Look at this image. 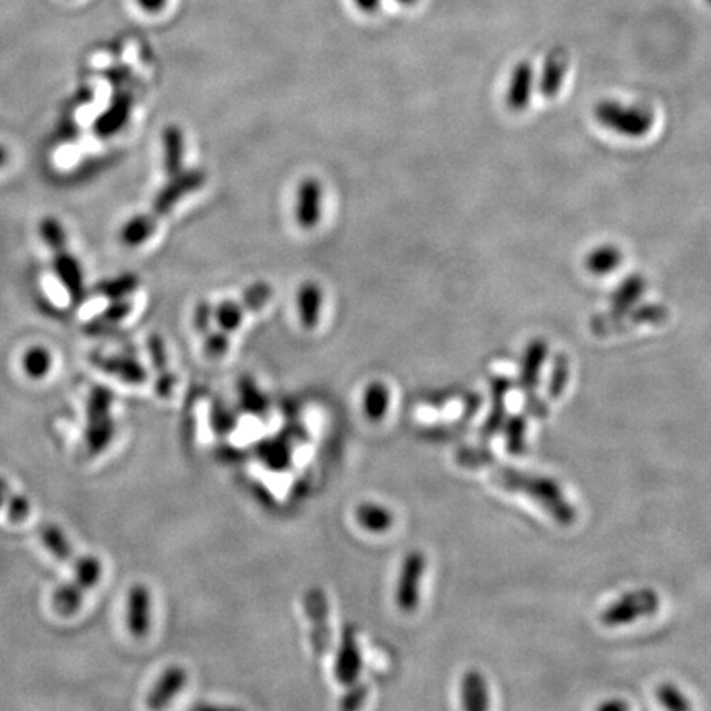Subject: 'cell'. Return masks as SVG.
<instances>
[{
    "label": "cell",
    "mask_w": 711,
    "mask_h": 711,
    "mask_svg": "<svg viewBox=\"0 0 711 711\" xmlns=\"http://www.w3.org/2000/svg\"><path fill=\"white\" fill-rule=\"evenodd\" d=\"M534 91V70L527 61H522L512 71L509 86H507V107L514 112H521L529 107Z\"/></svg>",
    "instance_id": "16"
},
{
    "label": "cell",
    "mask_w": 711,
    "mask_h": 711,
    "mask_svg": "<svg viewBox=\"0 0 711 711\" xmlns=\"http://www.w3.org/2000/svg\"><path fill=\"white\" fill-rule=\"evenodd\" d=\"M244 315H246V308L236 300H224L214 308V320L218 323L219 330L226 333L236 331L242 325Z\"/></svg>",
    "instance_id": "32"
},
{
    "label": "cell",
    "mask_w": 711,
    "mask_h": 711,
    "mask_svg": "<svg viewBox=\"0 0 711 711\" xmlns=\"http://www.w3.org/2000/svg\"><path fill=\"white\" fill-rule=\"evenodd\" d=\"M96 366L101 371L111 374V376L121 379L126 384H144L147 379V372L144 366L135 361V359L127 358V356H116V354H93L91 358Z\"/></svg>",
    "instance_id": "15"
},
{
    "label": "cell",
    "mask_w": 711,
    "mask_h": 711,
    "mask_svg": "<svg viewBox=\"0 0 711 711\" xmlns=\"http://www.w3.org/2000/svg\"><path fill=\"white\" fill-rule=\"evenodd\" d=\"M511 387L512 381L507 377H494L493 382H491L493 410H491V414L488 415V419L479 430V437L484 442L491 440L506 422V395Z\"/></svg>",
    "instance_id": "17"
},
{
    "label": "cell",
    "mask_w": 711,
    "mask_h": 711,
    "mask_svg": "<svg viewBox=\"0 0 711 711\" xmlns=\"http://www.w3.org/2000/svg\"><path fill=\"white\" fill-rule=\"evenodd\" d=\"M229 333L226 331H210L206 336L205 351L210 358H221L228 353Z\"/></svg>",
    "instance_id": "43"
},
{
    "label": "cell",
    "mask_w": 711,
    "mask_h": 711,
    "mask_svg": "<svg viewBox=\"0 0 711 711\" xmlns=\"http://www.w3.org/2000/svg\"><path fill=\"white\" fill-rule=\"evenodd\" d=\"M427 567L425 555L419 550L407 553L400 568L397 590H395V600L400 611L404 613H414L419 608L420 585H422L423 573Z\"/></svg>",
    "instance_id": "6"
},
{
    "label": "cell",
    "mask_w": 711,
    "mask_h": 711,
    "mask_svg": "<svg viewBox=\"0 0 711 711\" xmlns=\"http://www.w3.org/2000/svg\"><path fill=\"white\" fill-rule=\"evenodd\" d=\"M361 667H363V656L359 649L358 637L353 628H346L341 634L340 646L336 652V680L344 687L354 684L359 679Z\"/></svg>",
    "instance_id": "10"
},
{
    "label": "cell",
    "mask_w": 711,
    "mask_h": 711,
    "mask_svg": "<svg viewBox=\"0 0 711 711\" xmlns=\"http://www.w3.org/2000/svg\"><path fill=\"white\" fill-rule=\"evenodd\" d=\"M657 700L662 707L672 711H685L692 708V703L688 702L684 693L672 684H662L657 688Z\"/></svg>",
    "instance_id": "38"
},
{
    "label": "cell",
    "mask_w": 711,
    "mask_h": 711,
    "mask_svg": "<svg viewBox=\"0 0 711 711\" xmlns=\"http://www.w3.org/2000/svg\"><path fill=\"white\" fill-rule=\"evenodd\" d=\"M526 412L532 415V417L542 419V417L547 415V405L544 404V400H540L539 397H535L534 394L527 395Z\"/></svg>",
    "instance_id": "48"
},
{
    "label": "cell",
    "mask_w": 711,
    "mask_h": 711,
    "mask_svg": "<svg viewBox=\"0 0 711 711\" xmlns=\"http://www.w3.org/2000/svg\"><path fill=\"white\" fill-rule=\"evenodd\" d=\"M272 295H274V290L269 284L257 282V284L251 285L246 292L242 293V298L239 302L244 305L246 312H257V310H261L262 307L267 305Z\"/></svg>",
    "instance_id": "37"
},
{
    "label": "cell",
    "mask_w": 711,
    "mask_h": 711,
    "mask_svg": "<svg viewBox=\"0 0 711 711\" xmlns=\"http://www.w3.org/2000/svg\"><path fill=\"white\" fill-rule=\"evenodd\" d=\"M659 605L660 598L656 591L651 588H642V590L628 593L621 600L614 601L613 605H609L600 614V621L608 628L626 626L639 618H647V616L656 614Z\"/></svg>",
    "instance_id": "5"
},
{
    "label": "cell",
    "mask_w": 711,
    "mask_h": 711,
    "mask_svg": "<svg viewBox=\"0 0 711 711\" xmlns=\"http://www.w3.org/2000/svg\"><path fill=\"white\" fill-rule=\"evenodd\" d=\"M305 611L310 621V641L316 656H325L331 646L330 611L325 593L310 588L305 595Z\"/></svg>",
    "instance_id": "8"
},
{
    "label": "cell",
    "mask_w": 711,
    "mask_h": 711,
    "mask_svg": "<svg viewBox=\"0 0 711 711\" xmlns=\"http://www.w3.org/2000/svg\"><path fill=\"white\" fill-rule=\"evenodd\" d=\"M323 208V188L316 178H305L297 191L295 216L303 229H313L320 223Z\"/></svg>",
    "instance_id": "11"
},
{
    "label": "cell",
    "mask_w": 711,
    "mask_h": 711,
    "mask_svg": "<svg viewBox=\"0 0 711 711\" xmlns=\"http://www.w3.org/2000/svg\"><path fill=\"white\" fill-rule=\"evenodd\" d=\"M669 308L660 303H649L642 307L634 308L623 313H609V315H598L591 318V333L600 338L605 336L619 335L624 331H629L634 326L642 325H664L669 320Z\"/></svg>",
    "instance_id": "4"
},
{
    "label": "cell",
    "mask_w": 711,
    "mask_h": 711,
    "mask_svg": "<svg viewBox=\"0 0 711 711\" xmlns=\"http://www.w3.org/2000/svg\"><path fill=\"white\" fill-rule=\"evenodd\" d=\"M623 262V252L613 244H605V246L596 247L586 256L585 267L590 274L606 275L611 274L613 270L618 269Z\"/></svg>",
    "instance_id": "27"
},
{
    "label": "cell",
    "mask_w": 711,
    "mask_h": 711,
    "mask_svg": "<svg viewBox=\"0 0 711 711\" xmlns=\"http://www.w3.org/2000/svg\"><path fill=\"white\" fill-rule=\"evenodd\" d=\"M214 318V308L208 302H201L196 307L195 326L196 330L208 333L210 331L211 320Z\"/></svg>",
    "instance_id": "45"
},
{
    "label": "cell",
    "mask_w": 711,
    "mask_h": 711,
    "mask_svg": "<svg viewBox=\"0 0 711 711\" xmlns=\"http://www.w3.org/2000/svg\"><path fill=\"white\" fill-rule=\"evenodd\" d=\"M368 693V685L363 684V682L356 680L354 684L348 685V690L341 697V710H358V708L363 707L364 703H366V698H368Z\"/></svg>",
    "instance_id": "41"
},
{
    "label": "cell",
    "mask_w": 711,
    "mask_h": 711,
    "mask_svg": "<svg viewBox=\"0 0 711 711\" xmlns=\"http://www.w3.org/2000/svg\"><path fill=\"white\" fill-rule=\"evenodd\" d=\"M7 158H9V154H7V150L0 145V167H4L5 163H7Z\"/></svg>",
    "instance_id": "54"
},
{
    "label": "cell",
    "mask_w": 711,
    "mask_h": 711,
    "mask_svg": "<svg viewBox=\"0 0 711 711\" xmlns=\"http://www.w3.org/2000/svg\"><path fill=\"white\" fill-rule=\"evenodd\" d=\"M114 402V392L104 386L93 387L86 405L88 425L84 430V442L91 455H99L106 450L116 433V423L112 419L111 407Z\"/></svg>",
    "instance_id": "2"
},
{
    "label": "cell",
    "mask_w": 711,
    "mask_h": 711,
    "mask_svg": "<svg viewBox=\"0 0 711 711\" xmlns=\"http://www.w3.org/2000/svg\"><path fill=\"white\" fill-rule=\"evenodd\" d=\"M5 512H7V519L10 522L20 524V522L27 521L30 512H32L30 499L24 494L10 493L9 499L5 502Z\"/></svg>",
    "instance_id": "39"
},
{
    "label": "cell",
    "mask_w": 711,
    "mask_h": 711,
    "mask_svg": "<svg viewBox=\"0 0 711 711\" xmlns=\"http://www.w3.org/2000/svg\"><path fill=\"white\" fill-rule=\"evenodd\" d=\"M40 539L45 549L50 552L53 558H56L61 563H73L75 560V550L70 540L66 537L65 532L56 526V524H45L40 529Z\"/></svg>",
    "instance_id": "26"
},
{
    "label": "cell",
    "mask_w": 711,
    "mask_h": 711,
    "mask_svg": "<svg viewBox=\"0 0 711 711\" xmlns=\"http://www.w3.org/2000/svg\"><path fill=\"white\" fill-rule=\"evenodd\" d=\"M461 702L466 711H484L489 708V690L483 675L470 670L461 682Z\"/></svg>",
    "instance_id": "23"
},
{
    "label": "cell",
    "mask_w": 711,
    "mask_h": 711,
    "mask_svg": "<svg viewBox=\"0 0 711 711\" xmlns=\"http://www.w3.org/2000/svg\"><path fill=\"white\" fill-rule=\"evenodd\" d=\"M52 252L53 267H55L56 275H58L61 284H63L73 302H83L84 293L86 292H84L83 272H81L78 261L71 256L66 246L56 247V249H52Z\"/></svg>",
    "instance_id": "12"
},
{
    "label": "cell",
    "mask_w": 711,
    "mask_h": 711,
    "mask_svg": "<svg viewBox=\"0 0 711 711\" xmlns=\"http://www.w3.org/2000/svg\"><path fill=\"white\" fill-rule=\"evenodd\" d=\"M527 420L524 415H514L506 422L507 451L521 455L526 451Z\"/></svg>",
    "instance_id": "34"
},
{
    "label": "cell",
    "mask_w": 711,
    "mask_h": 711,
    "mask_svg": "<svg viewBox=\"0 0 711 711\" xmlns=\"http://www.w3.org/2000/svg\"><path fill=\"white\" fill-rule=\"evenodd\" d=\"M596 121L614 134L639 139L651 132L654 114L646 107L626 106L618 101H600L595 106Z\"/></svg>",
    "instance_id": "3"
},
{
    "label": "cell",
    "mask_w": 711,
    "mask_h": 711,
    "mask_svg": "<svg viewBox=\"0 0 711 711\" xmlns=\"http://www.w3.org/2000/svg\"><path fill=\"white\" fill-rule=\"evenodd\" d=\"M298 315L302 325L312 330L320 321L321 307H323V292L320 285L315 282H305L300 287L297 295Z\"/></svg>",
    "instance_id": "22"
},
{
    "label": "cell",
    "mask_w": 711,
    "mask_h": 711,
    "mask_svg": "<svg viewBox=\"0 0 711 711\" xmlns=\"http://www.w3.org/2000/svg\"><path fill=\"white\" fill-rule=\"evenodd\" d=\"M155 221L149 213L139 214L135 218L129 219L121 231V239L126 246L137 247L144 244L149 239L150 234L154 233Z\"/></svg>",
    "instance_id": "30"
},
{
    "label": "cell",
    "mask_w": 711,
    "mask_h": 711,
    "mask_svg": "<svg viewBox=\"0 0 711 711\" xmlns=\"http://www.w3.org/2000/svg\"><path fill=\"white\" fill-rule=\"evenodd\" d=\"M137 287H139V279L135 275L127 274L117 277V279L106 280V282L99 285L98 292L112 302V300L126 298Z\"/></svg>",
    "instance_id": "36"
},
{
    "label": "cell",
    "mask_w": 711,
    "mask_h": 711,
    "mask_svg": "<svg viewBox=\"0 0 711 711\" xmlns=\"http://www.w3.org/2000/svg\"><path fill=\"white\" fill-rule=\"evenodd\" d=\"M647 282L642 275L632 274L618 285L611 295V308L614 313L628 312L636 307L642 295L646 293Z\"/></svg>",
    "instance_id": "24"
},
{
    "label": "cell",
    "mask_w": 711,
    "mask_h": 711,
    "mask_svg": "<svg viewBox=\"0 0 711 711\" xmlns=\"http://www.w3.org/2000/svg\"><path fill=\"white\" fill-rule=\"evenodd\" d=\"M140 9L147 12V14H158L162 12L165 7H167L168 0H135Z\"/></svg>",
    "instance_id": "50"
},
{
    "label": "cell",
    "mask_w": 711,
    "mask_h": 711,
    "mask_svg": "<svg viewBox=\"0 0 711 711\" xmlns=\"http://www.w3.org/2000/svg\"><path fill=\"white\" fill-rule=\"evenodd\" d=\"M354 517L359 526L371 534H386L394 526V514L376 502H361L356 507Z\"/></svg>",
    "instance_id": "20"
},
{
    "label": "cell",
    "mask_w": 711,
    "mask_h": 711,
    "mask_svg": "<svg viewBox=\"0 0 711 711\" xmlns=\"http://www.w3.org/2000/svg\"><path fill=\"white\" fill-rule=\"evenodd\" d=\"M353 2L359 10L369 12V14L376 12L379 9V5H381V0H353Z\"/></svg>",
    "instance_id": "51"
},
{
    "label": "cell",
    "mask_w": 711,
    "mask_h": 711,
    "mask_svg": "<svg viewBox=\"0 0 711 711\" xmlns=\"http://www.w3.org/2000/svg\"><path fill=\"white\" fill-rule=\"evenodd\" d=\"M242 402L246 405L247 410H252V412H261L265 407L264 397L252 384L242 391Z\"/></svg>",
    "instance_id": "46"
},
{
    "label": "cell",
    "mask_w": 711,
    "mask_h": 711,
    "mask_svg": "<svg viewBox=\"0 0 711 711\" xmlns=\"http://www.w3.org/2000/svg\"><path fill=\"white\" fill-rule=\"evenodd\" d=\"M213 425L218 432H229L234 427L233 415L226 409H216L213 414Z\"/></svg>",
    "instance_id": "47"
},
{
    "label": "cell",
    "mask_w": 711,
    "mask_h": 711,
    "mask_svg": "<svg viewBox=\"0 0 711 711\" xmlns=\"http://www.w3.org/2000/svg\"><path fill=\"white\" fill-rule=\"evenodd\" d=\"M391 407V391L381 381H374L366 387L363 395V412L372 423L381 422Z\"/></svg>",
    "instance_id": "25"
},
{
    "label": "cell",
    "mask_w": 711,
    "mask_h": 711,
    "mask_svg": "<svg viewBox=\"0 0 711 711\" xmlns=\"http://www.w3.org/2000/svg\"><path fill=\"white\" fill-rule=\"evenodd\" d=\"M628 703L619 702V700H613V702H606L600 705L601 711H624L628 710Z\"/></svg>",
    "instance_id": "53"
},
{
    "label": "cell",
    "mask_w": 711,
    "mask_h": 711,
    "mask_svg": "<svg viewBox=\"0 0 711 711\" xmlns=\"http://www.w3.org/2000/svg\"><path fill=\"white\" fill-rule=\"evenodd\" d=\"M456 460L465 468H484L496 463L493 453L484 448H474V450H460L456 455Z\"/></svg>",
    "instance_id": "40"
},
{
    "label": "cell",
    "mask_w": 711,
    "mask_h": 711,
    "mask_svg": "<svg viewBox=\"0 0 711 711\" xmlns=\"http://www.w3.org/2000/svg\"><path fill=\"white\" fill-rule=\"evenodd\" d=\"M173 386H175V377L170 372L163 371L158 374L157 384H155L158 394L168 397L172 394Z\"/></svg>",
    "instance_id": "49"
},
{
    "label": "cell",
    "mask_w": 711,
    "mask_h": 711,
    "mask_svg": "<svg viewBox=\"0 0 711 711\" xmlns=\"http://www.w3.org/2000/svg\"><path fill=\"white\" fill-rule=\"evenodd\" d=\"M10 493V486L9 483H7V479L2 478L0 476V509L2 507H5V502H7V499H9Z\"/></svg>",
    "instance_id": "52"
},
{
    "label": "cell",
    "mask_w": 711,
    "mask_h": 711,
    "mask_svg": "<svg viewBox=\"0 0 711 711\" xmlns=\"http://www.w3.org/2000/svg\"><path fill=\"white\" fill-rule=\"evenodd\" d=\"M549 354V344L542 338L530 341L522 358L519 387L526 395H532L539 386L540 371Z\"/></svg>",
    "instance_id": "14"
},
{
    "label": "cell",
    "mask_w": 711,
    "mask_h": 711,
    "mask_svg": "<svg viewBox=\"0 0 711 711\" xmlns=\"http://www.w3.org/2000/svg\"><path fill=\"white\" fill-rule=\"evenodd\" d=\"M40 233H42L43 241L47 242L50 249L66 246L65 231L61 228V224L58 219H43L42 223H40Z\"/></svg>",
    "instance_id": "42"
},
{
    "label": "cell",
    "mask_w": 711,
    "mask_h": 711,
    "mask_svg": "<svg viewBox=\"0 0 711 711\" xmlns=\"http://www.w3.org/2000/svg\"><path fill=\"white\" fill-rule=\"evenodd\" d=\"M163 168L168 178L183 172V155H185V139L182 129L178 126L165 127L163 131Z\"/></svg>",
    "instance_id": "21"
},
{
    "label": "cell",
    "mask_w": 711,
    "mask_h": 711,
    "mask_svg": "<svg viewBox=\"0 0 711 711\" xmlns=\"http://www.w3.org/2000/svg\"><path fill=\"white\" fill-rule=\"evenodd\" d=\"M149 351L150 358H152V363H154L157 371H167V351H165V344H163L162 338L152 336L149 341Z\"/></svg>",
    "instance_id": "44"
},
{
    "label": "cell",
    "mask_w": 711,
    "mask_h": 711,
    "mask_svg": "<svg viewBox=\"0 0 711 711\" xmlns=\"http://www.w3.org/2000/svg\"><path fill=\"white\" fill-rule=\"evenodd\" d=\"M206 175L203 170H183L175 177L170 178V182L163 186L155 196L149 214L155 221L167 216L182 198L198 190L205 183Z\"/></svg>",
    "instance_id": "7"
},
{
    "label": "cell",
    "mask_w": 711,
    "mask_h": 711,
    "mask_svg": "<svg viewBox=\"0 0 711 711\" xmlns=\"http://www.w3.org/2000/svg\"><path fill=\"white\" fill-rule=\"evenodd\" d=\"M491 468H493L491 478L499 488L511 493L524 494L537 502L560 526H572L573 522L577 521L575 507L563 496L562 489L553 479L512 470L506 466H496V463H493Z\"/></svg>",
    "instance_id": "1"
},
{
    "label": "cell",
    "mask_w": 711,
    "mask_h": 711,
    "mask_svg": "<svg viewBox=\"0 0 711 711\" xmlns=\"http://www.w3.org/2000/svg\"><path fill=\"white\" fill-rule=\"evenodd\" d=\"M103 577V563L94 555H81L73 560V581L84 591L93 590Z\"/></svg>",
    "instance_id": "29"
},
{
    "label": "cell",
    "mask_w": 711,
    "mask_h": 711,
    "mask_svg": "<svg viewBox=\"0 0 711 711\" xmlns=\"http://www.w3.org/2000/svg\"><path fill=\"white\" fill-rule=\"evenodd\" d=\"M568 53L555 50L545 61L542 78H540V93L544 98H555L562 88L563 78L567 75Z\"/></svg>",
    "instance_id": "19"
},
{
    "label": "cell",
    "mask_w": 711,
    "mask_h": 711,
    "mask_svg": "<svg viewBox=\"0 0 711 711\" xmlns=\"http://www.w3.org/2000/svg\"><path fill=\"white\" fill-rule=\"evenodd\" d=\"M131 310L132 303L127 302L124 298H121V300H112L111 305H109L96 320L89 323L88 330L91 331V333H99V331H103L106 326L116 325L119 321L124 320V318L131 313Z\"/></svg>",
    "instance_id": "33"
},
{
    "label": "cell",
    "mask_w": 711,
    "mask_h": 711,
    "mask_svg": "<svg viewBox=\"0 0 711 711\" xmlns=\"http://www.w3.org/2000/svg\"><path fill=\"white\" fill-rule=\"evenodd\" d=\"M22 369L30 379H42L52 369V354L43 346H33L25 351Z\"/></svg>",
    "instance_id": "31"
},
{
    "label": "cell",
    "mask_w": 711,
    "mask_h": 711,
    "mask_svg": "<svg viewBox=\"0 0 711 711\" xmlns=\"http://www.w3.org/2000/svg\"><path fill=\"white\" fill-rule=\"evenodd\" d=\"M131 96L127 93H117L112 99L111 106L98 117L94 124V131L101 137H111L117 131H121L131 114Z\"/></svg>",
    "instance_id": "18"
},
{
    "label": "cell",
    "mask_w": 711,
    "mask_h": 711,
    "mask_svg": "<svg viewBox=\"0 0 711 711\" xmlns=\"http://www.w3.org/2000/svg\"><path fill=\"white\" fill-rule=\"evenodd\" d=\"M84 593L86 591L79 588L75 581H66L53 591L52 608L55 609L56 614H60L63 618L73 616L83 606Z\"/></svg>",
    "instance_id": "28"
},
{
    "label": "cell",
    "mask_w": 711,
    "mask_h": 711,
    "mask_svg": "<svg viewBox=\"0 0 711 711\" xmlns=\"http://www.w3.org/2000/svg\"><path fill=\"white\" fill-rule=\"evenodd\" d=\"M126 624L135 639H142L149 634L152 626V596L149 588L142 583L132 586L127 593Z\"/></svg>",
    "instance_id": "9"
},
{
    "label": "cell",
    "mask_w": 711,
    "mask_h": 711,
    "mask_svg": "<svg viewBox=\"0 0 711 711\" xmlns=\"http://www.w3.org/2000/svg\"><path fill=\"white\" fill-rule=\"evenodd\" d=\"M186 684V672L180 665H172L165 669L157 684L152 687L147 695V707L150 710H162L182 692Z\"/></svg>",
    "instance_id": "13"
},
{
    "label": "cell",
    "mask_w": 711,
    "mask_h": 711,
    "mask_svg": "<svg viewBox=\"0 0 711 711\" xmlns=\"http://www.w3.org/2000/svg\"><path fill=\"white\" fill-rule=\"evenodd\" d=\"M568 379H570V361L565 354H558L553 361L552 374H550L549 387H547V395L550 400L560 399V395L567 387Z\"/></svg>",
    "instance_id": "35"
}]
</instances>
